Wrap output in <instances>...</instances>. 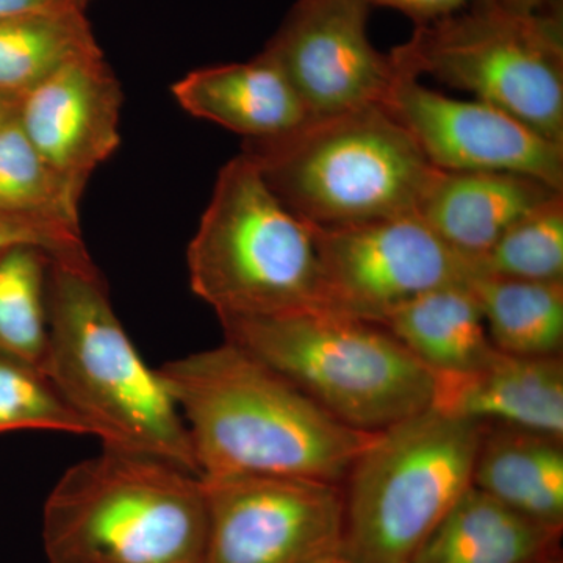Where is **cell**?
I'll return each instance as SVG.
<instances>
[{"label":"cell","instance_id":"4","mask_svg":"<svg viewBox=\"0 0 563 563\" xmlns=\"http://www.w3.org/2000/svg\"><path fill=\"white\" fill-rule=\"evenodd\" d=\"M269 190L312 228H346L417 214L439 168L383 106L307 120L295 131L244 140Z\"/></svg>","mask_w":563,"mask_h":563},{"label":"cell","instance_id":"19","mask_svg":"<svg viewBox=\"0 0 563 563\" xmlns=\"http://www.w3.org/2000/svg\"><path fill=\"white\" fill-rule=\"evenodd\" d=\"M380 325L432 373L472 369L496 350L470 285L424 292L398 307Z\"/></svg>","mask_w":563,"mask_h":563},{"label":"cell","instance_id":"24","mask_svg":"<svg viewBox=\"0 0 563 563\" xmlns=\"http://www.w3.org/2000/svg\"><path fill=\"white\" fill-rule=\"evenodd\" d=\"M476 263L488 276L563 282V192L515 222Z\"/></svg>","mask_w":563,"mask_h":563},{"label":"cell","instance_id":"14","mask_svg":"<svg viewBox=\"0 0 563 563\" xmlns=\"http://www.w3.org/2000/svg\"><path fill=\"white\" fill-rule=\"evenodd\" d=\"M432 374L431 409L437 412L562 440L561 357H518L495 350L472 369Z\"/></svg>","mask_w":563,"mask_h":563},{"label":"cell","instance_id":"12","mask_svg":"<svg viewBox=\"0 0 563 563\" xmlns=\"http://www.w3.org/2000/svg\"><path fill=\"white\" fill-rule=\"evenodd\" d=\"M383 107L442 172L523 174L563 191V144L496 107L431 90L398 66Z\"/></svg>","mask_w":563,"mask_h":563},{"label":"cell","instance_id":"28","mask_svg":"<svg viewBox=\"0 0 563 563\" xmlns=\"http://www.w3.org/2000/svg\"><path fill=\"white\" fill-rule=\"evenodd\" d=\"M91 0H0V21L38 14L87 13Z\"/></svg>","mask_w":563,"mask_h":563},{"label":"cell","instance_id":"16","mask_svg":"<svg viewBox=\"0 0 563 563\" xmlns=\"http://www.w3.org/2000/svg\"><path fill=\"white\" fill-rule=\"evenodd\" d=\"M172 90L191 117L214 122L244 140L274 139L310 120L298 95L265 52L250 62L192 70Z\"/></svg>","mask_w":563,"mask_h":563},{"label":"cell","instance_id":"15","mask_svg":"<svg viewBox=\"0 0 563 563\" xmlns=\"http://www.w3.org/2000/svg\"><path fill=\"white\" fill-rule=\"evenodd\" d=\"M562 192L523 174L439 169L417 214L444 243L476 262L515 222Z\"/></svg>","mask_w":563,"mask_h":563},{"label":"cell","instance_id":"13","mask_svg":"<svg viewBox=\"0 0 563 563\" xmlns=\"http://www.w3.org/2000/svg\"><path fill=\"white\" fill-rule=\"evenodd\" d=\"M120 81L103 52L80 55L22 92L18 122L44 162L79 198L121 143Z\"/></svg>","mask_w":563,"mask_h":563},{"label":"cell","instance_id":"5","mask_svg":"<svg viewBox=\"0 0 563 563\" xmlns=\"http://www.w3.org/2000/svg\"><path fill=\"white\" fill-rule=\"evenodd\" d=\"M220 322L225 342L358 431L383 432L431 407V369L383 325L320 309Z\"/></svg>","mask_w":563,"mask_h":563},{"label":"cell","instance_id":"1","mask_svg":"<svg viewBox=\"0 0 563 563\" xmlns=\"http://www.w3.org/2000/svg\"><path fill=\"white\" fill-rule=\"evenodd\" d=\"M190 433L199 476L303 477L343 485L379 432L351 428L279 373L224 342L158 368Z\"/></svg>","mask_w":563,"mask_h":563},{"label":"cell","instance_id":"6","mask_svg":"<svg viewBox=\"0 0 563 563\" xmlns=\"http://www.w3.org/2000/svg\"><path fill=\"white\" fill-rule=\"evenodd\" d=\"M187 262L192 292L220 320L320 309L312 228L277 199L243 152L218 173Z\"/></svg>","mask_w":563,"mask_h":563},{"label":"cell","instance_id":"17","mask_svg":"<svg viewBox=\"0 0 563 563\" xmlns=\"http://www.w3.org/2000/svg\"><path fill=\"white\" fill-rule=\"evenodd\" d=\"M562 531L515 512L476 485L433 528L409 563H528L558 553Z\"/></svg>","mask_w":563,"mask_h":563},{"label":"cell","instance_id":"9","mask_svg":"<svg viewBox=\"0 0 563 563\" xmlns=\"http://www.w3.org/2000/svg\"><path fill=\"white\" fill-rule=\"evenodd\" d=\"M312 231L320 310L352 320L380 325L418 296L470 285L481 274L476 262L444 243L418 214Z\"/></svg>","mask_w":563,"mask_h":563},{"label":"cell","instance_id":"11","mask_svg":"<svg viewBox=\"0 0 563 563\" xmlns=\"http://www.w3.org/2000/svg\"><path fill=\"white\" fill-rule=\"evenodd\" d=\"M369 9L365 0H298L263 49L310 120L383 106L396 65L369 40Z\"/></svg>","mask_w":563,"mask_h":563},{"label":"cell","instance_id":"2","mask_svg":"<svg viewBox=\"0 0 563 563\" xmlns=\"http://www.w3.org/2000/svg\"><path fill=\"white\" fill-rule=\"evenodd\" d=\"M43 372L106 450L158 459L199 476L172 393L133 346L92 263H51Z\"/></svg>","mask_w":563,"mask_h":563},{"label":"cell","instance_id":"7","mask_svg":"<svg viewBox=\"0 0 563 563\" xmlns=\"http://www.w3.org/2000/svg\"><path fill=\"white\" fill-rule=\"evenodd\" d=\"M485 424L429 407L358 455L344 492V558L409 563L448 510L473 485Z\"/></svg>","mask_w":563,"mask_h":563},{"label":"cell","instance_id":"25","mask_svg":"<svg viewBox=\"0 0 563 563\" xmlns=\"http://www.w3.org/2000/svg\"><path fill=\"white\" fill-rule=\"evenodd\" d=\"M20 429L91 433L43 368L0 351V432Z\"/></svg>","mask_w":563,"mask_h":563},{"label":"cell","instance_id":"23","mask_svg":"<svg viewBox=\"0 0 563 563\" xmlns=\"http://www.w3.org/2000/svg\"><path fill=\"white\" fill-rule=\"evenodd\" d=\"M80 201L22 132L0 129V214H35L80 228Z\"/></svg>","mask_w":563,"mask_h":563},{"label":"cell","instance_id":"21","mask_svg":"<svg viewBox=\"0 0 563 563\" xmlns=\"http://www.w3.org/2000/svg\"><path fill=\"white\" fill-rule=\"evenodd\" d=\"M98 51L87 13L0 21V90L22 95L65 63Z\"/></svg>","mask_w":563,"mask_h":563},{"label":"cell","instance_id":"31","mask_svg":"<svg viewBox=\"0 0 563 563\" xmlns=\"http://www.w3.org/2000/svg\"><path fill=\"white\" fill-rule=\"evenodd\" d=\"M328 563H354V562H351L350 559L344 558V555H339V558H333L332 561H329Z\"/></svg>","mask_w":563,"mask_h":563},{"label":"cell","instance_id":"10","mask_svg":"<svg viewBox=\"0 0 563 563\" xmlns=\"http://www.w3.org/2000/svg\"><path fill=\"white\" fill-rule=\"evenodd\" d=\"M202 563H328L343 554V485L303 477H201Z\"/></svg>","mask_w":563,"mask_h":563},{"label":"cell","instance_id":"26","mask_svg":"<svg viewBox=\"0 0 563 563\" xmlns=\"http://www.w3.org/2000/svg\"><path fill=\"white\" fill-rule=\"evenodd\" d=\"M20 246L38 247L55 262L92 263L80 228L35 214H0V254Z\"/></svg>","mask_w":563,"mask_h":563},{"label":"cell","instance_id":"22","mask_svg":"<svg viewBox=\"0 0 563 563\" xmlns=\"http://www.w3.org/2000/svg\"><path fill=\"white\" fill-rule=\"evenodd\" d=\"M54 258L38 247L0 254V351L43 368L47 347V277Z\"/></svg>","mask_w":563,"mask_h":563},{"label":"cell","instance_id":"27","mask_svg":"<svg viewBox=\"0 0 563 563\" xmlns=\"http://www.w3.org/2000/svg\"><path fill=\"white\" fill-rule=\"evenodd\" d=\"M365 2L369 7H387V9L401 11L418 24H428V22L457 13L470 3L488 2V0H365Z\"/></svg>","mask_w":563,"mask_h":563},{"label":"cell","instance_id":"30","mask_svg":"<svg viewBox=\"0 0 563 563\" xmlns=\"http://www.w3.org/2000/svg\"><path fill=\"white\" fill-rule=\"evenodd\" d=\"M507 9L521 11V13H532L543 9L548 0H498Z\"/></svg>","mask_w":563,"mask_h":563},{"label":"cell","instance_id":"3","mask_svg":"<svg viewBox=\"0 0 563 563\" xmlns=\"http://www.w3.org/2000/svg\"><path fill=\"white\" fill-rule=\"evenodd\" d=\"M207 526L201 476L103 448L55 484L43 542L49 563H202Z\"/></svg>","mask_w":563,"mask_h":563},{"label":"cell","instance_id":"8","mask_svg":"<svg viewBox=\"0 0 563 563\" xmlns=\"http://www.w3.org/2000/svg\"><path fill=\"white\" fill-rule=\"evenodd\" d=\"M399 69L472 92L563 144V21L561 11L521 13L498 0L418 24L390 52Z\"/></svg>","mask_w":563,"mask_h":563},{"label":"cell","instance_id":"29","mask_svg":"<svg viewBox=\"0 0 563 563\" xmlns=\"http://www.w3.org/2000/svg\"><path fill=\"white\" fill-rule=\"evenodd\" d=\"M20 102L21 95H18V92L0 90V129L18 117Z\"/></svg>","mask_w":563,"mask_h":563},{"label":"cell","instance_id":"32","mask_svg":"<svg viewBox=\"0 0 563 563\" xmlns=\"http://www.w3.org/2000/svg\"><path fill=\"white\" fill-rule=\"evenodd\" d=\"M551 563H562L561 559L558 558V555H555V558L553 559V561H551Z\"/></svg>","mask_w":563,"mask_h":563},{"label":"cell","instance_id":"20","mask_svg":"<svg viewBox=\"0 0 563 563\" xmlns=\"http://www.w3.org/2000/svg\"><path fill=\"white\" fill-rule=\"evenodd\" d=\"M470 288L496 350L518 357H561L563 282H531L479 274Z\"/></svg>","mask_w":563,"mask_h":563},{"label":"cell","instance_id":"18","mask_svg":"<svg viewBox=\"0 0 563 563\" xmlns=\"http://www.w3.org/2000/svg\"><path fill=\"white\" fill-rule=\"evenodd\" d=\"M562 440L525 429L485 428L473 485L515 512L562 531Z\"/></svg>","mask_w":563,"mask_h":563}]
</instances>
